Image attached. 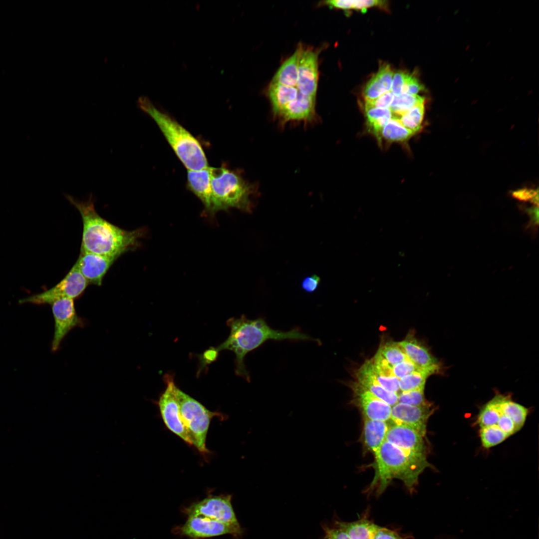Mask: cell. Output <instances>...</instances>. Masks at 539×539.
Wrapping results in <instances>:
<instances>
[{"label": "cell", "instance_id": "obj_24", "mask_svg": "<svg viewBox=\"0 0 539 539\" xmlns=\"http://www.w3.org/2000/svg\"><path fill=\"white\" fill-rule=\"evenodd\" d=\"M441 368V364H439L428 368H419L414 372L402 378L399 380L400 392L425 387L428 377L440 373Z\"/></svg>", "mask_w": 539, "mask_h": 539}, {"label": "cell", "instance_id": "obj_22", "mask_svg": "<svg viewBox=\"0 0 539 539\" xmlns=\"http://www.w3.org/2000/svg\"><path fill=\"white\" fill-rule=\"evenodd\" d=\"M299 47L280 66L271 82L288 87H296L298 79Z\"/></svg>", "mask_w": 539, "mask_h": 539}, {"label": "cell", "instance_id": "obj_7", "mask_svg": "<svg viewBox=\"0 0 539 539\" xmlns=\"http://www.w3.org/2000/svg\"><path fill=\"white\" fill-rule=\"evenodd\" d=\"M88 282L73 265L64 277L57 284L41 293L20 299V303L49 304L60 298L75 299L85 291Z\"/></svg>", "mask_w": 539, "mask_h": 539}, {"label": "cell", "instance_id": "obj_40", "mask_svg": "<svg viewBox=\"0 0 539 539\" xmlns=\"http://www.w3.org/2000/svg\"><path fill=\"white\" fill-rule=\"evenodd\" d=\"M407 73L402 71H398L393 74L390 91L394 95L401 94Z\"/></svg>", "mask_w": 539, "mask_h": 539}, {"label": "cell", "instance_id": "obj_9", "mask_svg": "<svg viewBox=\"0 0 539 539\" xmlns=\"http://www.w3.org/2000/svg\"><path fill=\"white\" fill-rule=\"evenodd\" d=\"M166 388L157 402L161 416L167 428L188 444L191 445L179 416L178 402L176 396V385L170 375L165 376Z\"/></svg>", "mask_w": 539, "mask_h": 539}, {"label": "cell", "instance_id": "obj_44", "mask_svg": "<svg viewBox=\"0 0 539 539\" xmlns=\"http://www.w3.org/2000/svg\"><path fill=\"white\" fill-rule=\"evenodd\" d=\"M326 4L331 7L343 9H352L353 0H332L326 1Z\"/></svg>", "mask_w": 539, "mask_h": 539}, {"label": "cell", "instance_id": "obj_17", "mask_svg": "<svg viewBox=\"0 0 539 539\" xmlns=\"http://www.w3.org/2000/svg\"><path fill=\"white\" fill-rule=\"evenodd\" d=\"M188 186L201 201L207 215L213 216L219 211L211 188L209 167L198 170L188 171Z\"/></svg>", "mask_w": 539, "mask_h": 539}, {"label": "cell", "instance_id": "obj_28", "mask_svg": "<svg viewBox=\"0 0 539 539\" xmlns=\"http://www.w3.org/2000/svg\"><path fill=\"white\" fill-rule=\"evenodd\" d=\"M502 395H497L480 410L476 423L480 427L496 425L501 415L500 402Z\"/></svg>", "mask_w": 539, "mask_h": 539}, {"label": "cell", "instance_id": "obj_10", "mask_svg": "<svg viewBox=\"0 0 539 539\" xmlns=\"http://www.w3.org/2000/svg\"><path fill=\"white\" fill-rule=\"evenodd\" d=\"M181 533L192 539H198L230 534L237 537L243 530L239 525L230 524L200 516L188 517L181 528Z\"/></svg>", "mask_w": 539, "mask_h": 539}, {"label": "cell", "instance_id": "obj_27", "mask_svg": "<svg viewBox=\"0 0 539 539\" xmlns=\"http://www.w3.org/2000/svg\"><path fill=\"white\" fill-rule=\"evenodd\" d=\"M500 408L502 413L510 418L519 430L523 427L529 412L528 408L503 395L500 402Z\"/></svg>", "mask_w": 539, "mask_h": 539}, {"label": "cell", "instance_id": "obj_5", "mask_svg": "<svg viewBox=\"0 0 539 539\" xmlns=\"http://www.w3.org/2000/svg\"><path fill=\"white\" fill-rule=\"evenodd\" d=\"M213 193L219 211L237 208L252 210L251 195L255 188L241 176L228 169L209 167Z\"/></svg>", "mask_w": 539, "mask_h": 539}, {"label": "cell", "instance_id": "obj_43", "mask_svg": "<svg viewBox=\"0 0 539 539\" xmlns=\"http://www.w3.org/2000/svg\"><path fill=\"white\" fill-rule=\"evenodd\" d=\"M538 194H539L538 189L536 190L525 188L514 191L513 192L512 195L520 200L531 201Z\"/></svg>", "mask_w": 539, "mask_h": 539}, {"label": "cell", "instance_id": "obj_6", "mask_svg": "<svg viewBox=\"0 0 539 539\" xmlns=\"http://www.w3.org/2000/svg\"><path fill=\"white\" fill-rule=\"evenodd\" d=\"M176 396L178 402L180 419L191 445L201 453H209L206 440L212 419L219 413L207 409L201 403L177 387Z\"/></svg>", "mask_w": 539, "mask_h": 539}, {"label": "cell", "instance_id": "obj_23", "mask_svg": "<svg viewBox=\"0 0 539 539\" xmlns=\"http://www.w3.org/2000/svg\"><path fill=\"white\" fill-rule=\"evenodd\" d=\"M407 358L398 342L389 341L381 346L373 362L379 365L392 367Z\"/></svg>", "mask_w": 539, "mask_h": 539}, {"label": "cell", "instance_id": "obj_32", "mask_svg": "<svg viewBox=\"0 0 539 539\" xmlns=\"http://www.w3.org/2000/svg\"><path fill=\"white\" fill-rule=\"evenodd\" d=\"M479 433L482 445L485 448L495 446L508 437L497 424L481 427Z\"/></svg>", "mask_w": 539, "mask_h": 539}, {"label": "cell", "instance_id": "obj_25", "mask_svg": "<svg viewBox=\"0 0 539 539\" xmlns=\"http://www.w3.org/2000/svg\"><path fill=\"white\" fill-rule=\"evenodd\" d=\"M414 134V132L402 125L398 118L393 117L383 127L377 138L390 142H403Z\"/></svg>", "mask_w": 539, "mask_h": 539}, {"label": "cell", "instance_id": "obj_18", "mask_svg": "<svg viewBox=\"0 0 539 539\" xmlns=\"http://www.w3.org/2000/svg\"><path fill=\"white\" fill-rule=\"evenodd\" d=\"M408 359L420 368H426L440 364L427 347L420 343L412 334L398 342Z\"/></svg>", "mask_w": 539, "mask_h": 539}, {"label": "cell", "instance_id": "obj_21", "mask_svg": "<svg viewBox=\"0 0 539 539\" xmlns=\"http://www.w3.org/2000/svg\"><path fill=\"white\" fill-rule=\"evenodd\" d=\"M356 377L359 384L391 406L398 403V395L382 387L362 365L356 372Z\"/></svg>", "mask_w": 539, "mask_h": 539}, {"label": "cell", "instance_id": "obj_37", "mask_svg": "<svg viewBox=\"0 0 539 539\" xmlns=\"http://www.w3.org/2000/svg\"><path fill=\"white\" fill-rule=\"evenodd\" d=\"M394 95L391 91L386 92L373 100H365L364 106L372 107L378 108H389Z\"/></svg>", "mask_w": 539, "mask_h": 539}, {"label": "cell", "instance_id": "obj_26", "mask_svg": "<svg viewBox=\"0 0 539 539\" xmlns=\"http://www.w3.org/2000/svg\"><path fill=\"white\" fill-rule=\"evenodd\" d=\"M364 110L368 128L377 137L383 127L394 117L393 114L389 108L364 106Z\"/></svg>", "mask_w": 539, "mask_h": 539}, {"label": "cell", "instance_id": "obj_29", "mask_svg": "<svg viewBox=\"0 0 539 539\" xmlns=\"http://www.w3.org/2000/svg\"><path fill=\"white\" fill-rule=\"evenodd\" d=\"M362 366L371 376L386 390L397 395L400 393L399 379L394 375H388L377 370L372 359L366 360Z\"/></svg>", "mask_w": 539, "mask_h": 539}, {"label": "cell", "instance_id": "obj_33", "mask_svg": "<svg viewBox=\"0 0 539 539\" xmlns=\"http://www.w3.org/2000/svg\"><path fill=\"white\" fill-rule=\"evenodd\" d=\"M398 402L414 406H423L429 403L425 398L424 387L401 392L398 395Z\"/></svg>", "mask_w": 539, "mask_h": 539}, {"label": "cell", "instance_id": "obj_3", "mask_svg": "<svg viewBox=\"0 0 539 539\" xmlns=\"http://www.w3.org/2000/svg\"><path fill=\"white\" fill-rule=\"evenodd\" d=\"M374 456L375 476L370 488L376 487L378 494L394 479L402 481L412 491L418 483L419 476L431 466L426 454L403 450L385 440Z\"/></svg>", "mask_w": 539, "mask_h": 539}, {"label": "cell", "instance_id": "obj_8", "mask_svg": "<svg viewBox=\"0 0 539 539\" xmlns=\"http://www.w3.org/2000/svg\"><path fill=\"white\" fill-rule=\"evenodd\" d=\"M231 495L210 496L186 509L188 517L200 516L222 522L239 525L232 507Z\"/></svg>", "mask_w": 539, "mask_h": 539}, {"label": "cell", "instance_id": "obj_11", "mask_svg": "<svg viewBox=\"0 0 539 539\" xmlns=\"http://www.w3.org/2000/svg\"><path fill=\"white\" fill-rule=\"evenodd\" d=\"M50 305L54 320V332L51 344L53 351H56L68 332L80 323L74 299L63 298L53 301Z\"/></svg>", "mask_w": 539, "mask_h": 539}, {"label": "cell", "instance_id": "obj_13", "mask_svg": "<svg viewBox=\"0 0 539 539\" xmlns=\"http://www.w3.org/2000/svg\"><path fill=\"white\" fill-rule=\"evenodd\" d=\"M348 385L353 392L354 403L361 409L364 417L386 422L390 420L392 406L357 382H351Z\"/></svg>", "mask_w": 539, "mask_h": 539}, {"label": "cell", "instance_id": "obj_16", "mask_svg": "<svg viewBox=\"0 0 539 539\" xmlns=\"http://www.w3.org/2000/svg\"><path fill=\"white\" fill-rule=\"evenodd\" d=\"M385 441L403 450L426 454L424 437L414 429L388 421Z\"/></svg>", "mask_w": 539, "mask_h": 539}, {"label": "cell", "instance_id": "obj_36", "mask_svg": "<svg viewBox=\"0 0 539 539\" xmlns=\"http://www.w3.org/2000/svg\"><path fill=\"white\" fill-rule=\"evenodd\" d=\"M424 89L423 85L419 82L415 76L407 73L401 94L416 95Z\"/></svg>", "mask_w": 539, "mask_h": 539}, {"label": "cell", "instance_id": "obj_35", "mask_svg": "<svg viewBox=\"0 0 539 539\" xmlns=\"http://www.w3.org/2000/svg\"><path fill=\"white\" fill-rule=\"evenodd\" d=\"M419 368L409 359L406 358L401 362L394 365L392 369L393 375L399 380L405 377L415 371Z\"/></svg>", "mask_w": 539, "mask_h": 539}, {"label": "cell", "instance_id": "obj_14", "mask_svg": "<svg viewBox=\"0 0 539 539\" xmlns=\"http://www.w3.org/2000/svg\"><path fill=\"white\" fill-rule=\"evenodd\" d=\"M298 79L296 87L304 95L316 97L318 83V54L299 46Z\"/></svg>", "mask_w": 539, "mask_h": 539}, {"label": "cell", "instance_id": "obj_4", "mask_svg": "<svg viewBox=\"0 0 539 539\" xmlns=\"http://www.w3.org/2000/svg\"><path fill=\"white\" fill-rule=\"evenodd\" d=\"M138 107L156 122L176 155L188 170L208 167L207 159L199 142L188 130L167 113L157 108L146 96L137 100Z\"/></svg>", "mask_w": 539, "mask_h": 539}, {"label": "cell", "instance_id": "obj_12", "mask_svg": "<svg viewBox=\"0 0 539 539\" xmlns=\"http://www.w3.org/2000/svg\"><path fill=\"white\" fill-rule=\"evenodd\" d=\"M434 411V408L430 403L414 406L398 402L392 406L390 421L408 426L425 437L428 420Z\"/></svg>", "mask_w": 539, "mask_h": 539}, {"label": "cell", "instance_id": "obj_41", "mask_svg": "<svg viewBox=\"0 0 539 539\" xmlns=\"http://www.w3.org/2000/svg\"><path fill=\"white\" fill-rule=\"evenodd\" d=\"M320 278L316 274L305 277L301 282V287L306 292L311 293L315 291L319 286Z\"/></svg>", "mask_w": 539, "mask_h": 539}, {"label": "cell", "instance_id": "obj_39", "mask_svg": "<svg viewBox=\"0 0 539 539\" xmlns=\"http://www.w3.org/2000/svg\"><path fill=\"white\" fill-rule=\"evenodd\" d=\"M497 425L508 437L519 431L513 421L503 414L500 416Z\"/></svg>", "mask_w": 539, "mask_h": 539}, {"label": "cell", "instance_id": "obj_1", "mask_svg": "<svg viewBox=\"0 0 539 539\" xmlns=\"http://www.w3.org/2000/svg\"><path fill=\"white\" fill-rule=\"evenodd\" d=\"M64 196L77 209L82 218L80 251L117 259L125 253L139 247L140 239L146 233L145 229L127 231L103 218L95 210L92 194L84 201L68 194H64Z\"/></svg>", "mask_w": 539, "mask_h": 539}, {"label": "cell", "instance_id": "obj_20", "mask_svg": "<svg viewBox=\"0 0 539 539\" xmlns=\"http://www.w3.org/2000/svg\"><path fill=\"white\" fill-rule=\"evenodd\" d=\"M268 92L272 113L277 118L285 107L296 99L300 92L296 87H288L271 82Z\"/></svg>", "mask_w": 539, "mask_h": 539}, {"label": "cell", "instance_id": "obj_45", "mask_svg": "<svg viewBox=\"0 0 539 539\" xmlns=\"http://www.w3.org/2000/svg\"><path fill=\"white\" fill-rule=\"evenodd\" d=\"M526 211L530 217L532 225L536 226L539 223V208L538 206L533 207L526 209Z\"/></svg>", "mask_w": 539, "mask_h": 539}, {"label": "cell", "instance_id": "obj_31", "mask_svg": "<svg viewBox=\"0 0 539 539\" xmlns=\"http://www.w3.org/2000/svg\"><path fill=\"white\" fill-rule=\"evenodd\" d=\"M424 112L423 102L414 106L398 118L403 126L416 133L422 128Z\"/></svg>", "mask_w": 539, "mask_h": 539}, {"label": "cell", "instance_id": "obj_15", "mask_svg": "<svg viewBox=\"0 0 539 539\" xmlns=\"http://www.w3.org/2000/svg\"><path fill=\"white\" fill-rule=\"evenodd\" d=\"M117 259L80 251L74 265L88 283L100 286L103 279Z\"/></svg>", "mask_w": 539, "mask_h": 539}, {"label": "cell", "instance_id": "obj_19", "mask_svg": "<svg viewBox=\"0 0 539 539\" xmlns=\"http://www.w3.org/2000/svg\"><path fill=\"white\" fill-rule=\"evenodd\" d=\"M388 421L372 420L364 417L363 439L367 449L375 454L385 440Z\"/></svg>", "mask_w": 539, "mask_h": 539}, {"label": "cell", "instance_id": "obj_42", "mask_svg": "<svg viewBox=\"0 0 539 539\" xmlns=\"http://www.w3.org/2000/svg\"><path fill=\"white\" fill-rule=\"evenodd\" d=\"M386 1L378 0H353L352 9L360 10L365 12L367 8L383 6Z\"/></svg>", "mask_w": 539, "mask_h": 539}, {"label": "cell", "instance_id": "obj_2", "mask_svg": "<svg viewBox=\"0 0 539 539\" xmlns=\"http://www.w3.org/2000/svg\"><path fill=\"white\" fill-rule=\"evenodd\" d=\"M230 328L227 339L216 348L217 353L223 350L233 351L236 356L235 373L248 382H250V374L245 364V358L250 352L260 347L269 340L282 341H311L318 345L319 339L312 337L302 332L299 328H294L288 331L274 329L262 318L250 319L245 315L240 318L231 317L227 321Z\"/></svg>", "mask_w": 539, "mask_h": 539}, {"label": "cell", "instance_id": "obj_34", "mask_svg": "<svg viewBox=\"0 0 539 539\" xmlns=\"http://www.w3.org/2000/svg\"><path fill=\"white\" fill-rule=\"evenodd\" d=\"M386 93L382 84L376 74L368 81L363 90L365 100H373Z\"/></svg>", "mask_w": 539, "mask_h": 539}, {"label": "cell", "instance_id": "obj_38", "mask_svg": "<svg viewBox=\"0 0 539 539\" xmlns=\"http://www.w3.org/2000/svg\"><path fill=\"white\" fill-rule=\"evenodd\" d=\"M375 74L381 81L385 92L390 91L394 74L390 66H382Z\"/></svg>", "mask_w": 539, "mask_h": 539}, {"label": "cell", "instance_id": "obj_30", "mask_svg": "<svg viewBox=\"0 0 539 539\" xmlns=\"http://www.w3.org/2000/svg\"><path fill=\"white\" fill-rule=\"evenodd\" d=\"M424 101V97L417 94H401L394 96L389 109L394 117L398 118L414 106Z\"/></svg>", "mask_w": 539, "mask_h": 539}]
</instances>
